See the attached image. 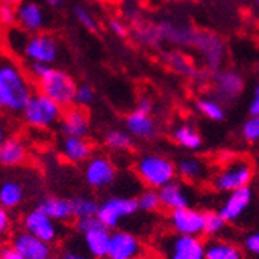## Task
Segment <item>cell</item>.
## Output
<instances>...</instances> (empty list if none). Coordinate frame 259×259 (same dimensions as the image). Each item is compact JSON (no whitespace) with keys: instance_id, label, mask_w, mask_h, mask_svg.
I'll use <instances>...</instances> for the list:
<instances>
[{"instance_id":"1","label":"cell","mask_w":259,"mask_h":259,"mask_svg":"<svg viewBox=\"0 0 259 259\" xmlns=\"http://www.w3.org/2000/svg\"><path fill=\"white\" fill-rule=\"evenodd\" d=\"M34 95L31 81L11 58L0 62V107L10 113H22Z\"/></svg>"},{"instance_id":"2","label":"cell","mask_w":259,"mask_h":259,"mask_svg":"<svg viewBox=\"0 0 259 259\" xmlns=\"http://www.w3.org/2000/svg\"><path fill=\"white\" fill-rule=\"evenodd\" d=\"M7 42L11 52L17 53L20 58L28 61L30 64L42 62L52 65L59 56L58 40L52 34L47 33L30 34L16 25L13 28H8Z\"/></svg>"},{"instance_id":"3","label":"cell","mask_w":259,"mask_h":259,"mask_svg":"<svg viewBox=\"0 0 259 259\" xmlns=\"http://www.w3.org/2000/svg\"><path fill=\"white\" fill-rule=\"evenodd\" d=\"M176 164L160 154H145L135 163V176L148 188L160 190L164 185L176 180L177 176Z\"/></svg>"},{"instance_id":"4","label":"cell","mask_w":259,"mask_h":259,"mask_svg":"<svg viewBox=\"0 0 259 259\" xmlns=\"http://www.w3.org/2000/svg\"><path fill=\"white\" fill-rule=\"evenodd\" d=\"M254 179V164L245 157H234L214 172L211 185L219 193H231L250 186Z\"/></svg>"},{"instance_id":"5","label":"cell","mask_w":259,"mask_h":259,"mask_svg":"<svg viewBox=\"0 0 259 259\" xmlns=\"http://www.w3.org/2000/svg\"><path fill=\"white\" fill-rule=\"evenodd\" d=\"M64 107L58 104L55 100L44 95L42 92H37L30 98L27 107L23 109L22 116L23 121L34 129H50L61 123Z\"/></svg>"},{"instance_id":"6","label":"cell","mask_w":259,"mask_h":259,"mask_svg":"<svg viewBox=\"0 0 259 259\" xmlns=\"http://www.w3.org/2000/svg\"><path fill=\"white\" fill-rule=\"evenodd\" d=\"M75 227H76V231L82 236L85 251L93 259H106V257H109L112 231H110V228H107L100 221L98 216L85 218V219H76Z\"/></svg>"},{"instance_id":"7","label":"cell","mask_w":259,"mask_h":259,"mask_svg":"<svg viewBox=\"0 0 259 259\" xmlns=\"http://www.w3.org/2000/svg\"><path fill=\"white\" fill-rule=\"evenodd\" d=\"M157 247L164 259H206L205 242L199 236L169 233L161 236Z\"/></svg>"},{"instance_id":"8","label":"cell","mask_w":259,"mask_h":259,"mask_svg":"<svg viewBox=\"0 0 259 259\" xmlns=\"http://www.w3.org/2000/svg\"><path fill=\"white\" fill-rule=\"evenodd\" d=\"M39 92L49 98L55 100L62 107H70L75 104V95H76V82L75 79L67 75L59 68H52L50 73L45 78H42L39 82Z\"/></svg>"},{"instance_id":"9","label":"cell","mask_w":259,"mask_h":259,"mask_svg":"<svg viewBox=\"0 0 259 259\" xmlns=\"http://www.w3.org/2000/svg\"><path fill=\"white\" fill-rule=\"evenodd\" d=\"M140 211L137 197H126V196H112L100 203L98 218L100 221L110 230L118 228L120 222L134 216Z\"/></svg>"},{"instance_id":"10","label":"cell","mask_w":259,"mask_h":259,"mask_svg":"<svg viewBox=\"0 0 259 259\" xmlns=\"http://www.w3.org/2000/svg\"><path fill=\"white\" fill-rule=\"evenodd\" d=\"M22 225L25 231L31 233L33 236L49 242V244H55L61 236V230L58 227V222L53 221L50 216H47L39 208L28 211L22 219Z\"/></svg>"},{"instance_id":"11","label":"cell","mask_w":259,"mask_h":259,"mask_svg":"<svg viewBox=\"0 0 259 259\" xmlns=\"http://www.w3.org/2000/svg\"><path fill=\"white\" fill-rule=\"evenodd\" d=\"M169 225L179 234L200 238L205 234V213L191 206L174 209L169 214Z\"/></svg>"},{"instance_id":"12","label":"cell","mask_w":259,"mask_h":259,"mask_svg":"<svg viewBox=\"0 0 259 259\" xmlns=\"http://www.w3.org/2000/svg\"><path fill=\"white\" fill-rule=\"evenodd\" d=\"M116 168L109 157L93 155L87 160L84 168V179L89 186L95 190H104L115 182Z\"/></svg>"},{"instance_id":"13","label":"cell","mask_w":259,"mask_h":259,"mask_svg":"<svg viewBox=\"0 0 259 259\" xmlns=\"http://www.w3.org/2000/svg\"><path fill=\"white\" fill-rule=\"evenodd\" d=\"M193 47H196V50L203 58L208 68L213 70V72H218L222 65V62H224V58H225L224 40L218 34L199 33L197 31L194 42H193Z\"/></svg>"},{"instance_id":"14","label":"cell","mask_w":259,"mask_h":259,"mask_svg":"<svg viewBox=\"0 0 259 259\" xmlns=\"http://www.w3.org/2000/svg\"><path fill=\"white\" fill-rule=\"evenodd\" d=\"M17 8V27L30 34L42 33L47 25V13L37 0H23Z\"/></svg>"},{"instance_id":"15","label":"cell","mask_w":259,"mask_h":259,"mask_svg":"<svg viewBox=\"0 0 259 259\" xmlns=\"http://www.w3.org/2000/svg\"><path fill=\"white\" fill-rule=\"evenodd\" d=\"M11 245L25 259H49L52 256V244L33 236L25 230L14 234Z\"/></svg>"},{"instance_id":"16","label":"cell","mask_w":259,"mask_h":259,"mask_svg":"<svg viewBox=\"0 0 259 259\" xmlns=\"http://www.w3.org/2000/svg\"><path fill=\"white\" fill-rule=\"evenodd\" d=\"M253 202V190L251 186L241 188V190L228 193L227 199L224 200L219 213L224 216L227 222L239 221L251 206Z\"/></svg>"},{"instance_id":"17","label":"cell","mask_w":259,"mask_h":259,"mask_svg":"<svg viewBox=\"0 0 259 259\" xmlns=\"http://www.w3.org/2000/svg\"><path fill=\"white\" fill-rule=\"evenodd\" d=\"M143 247L135 234L123 230L112 231L109 256L115 259H138Z\"/></svg>"},{"instance_id":"18","label":"cell","mask_w":259,"mask_h":259,"mask_svg":"<svg viewBox=\"0 0 259 259\" xmlns=\"http://www.w3.org/2000/svg\"><path fill=\"white\" fill-rule=\"evenodd\" d=\"M61 131L65 137H85L90 129L89 115L84 107H68L61 120Z\"/></svg>"},{"instance_id":"19","label":"cell","mask_w":259,"mask_h":259,"mask_svg":"<svg viewBox=\"0 0 259 259\" xmlns=\"http://www.w3.org/2000/svg\"><path fill=\"white\" fill-rule=\"evenodd\" d=\"M37 208L42 209L47 216H50L53 221H56L59 224H65V222H70L72 219H75L73 202L65 197H56V196L45 197L37 205Z\"/></svg>"},{"instance_id":"20","label":"cell","mask_w":259,"mask_h":259,"mask_svg":"<svg viewBox=\"0 0 259 259\" xmlns=\"http://www.w3.org/2000/svg\"><path fill=\"white\" fill-rule=\"evenodd\" d=\"M214 87L222 100H234L244 89V79L234 70H221L214 76Z\"/></svg>"},{"instance_id":"21","label":"cell","mask_w":259,"mask_h":259,"mask_svg":"<svg viewBox=\"0 0 259 259\" xmlns=\"http://www.w3.org/2000/svg\"><path fill=\"white\" fill-rule=\"evenodd\" d=\"M28 157L27 145L20 138L10 137L5 138L0 145V163L7 168H16L25 163Z\"/></svg>"},{"instance_id":"22","label":"cell","mask_w":259,"mask_h":259,"mask_svg":"<svg viewBox=\"0 0 259 259\" xmlns=\"http://www.w3.org/2000/svg\"><path fill=\"white\" fill-rule=\"evenodd\" d=\"M126 129L132 137L140 140H151L157 132V126L151 118V113L140 112L137 109L126 116Z\"/></svg>"},{"instance_id":"23","label":"cell","mask_w":259,"mask_h":259,"mask_svg":"<svg viewBox=\"0 0 259 259\" xmlns=\"http://www.w3.org/2000/svg\"><path fill=\"white\" fill-rule=\"evenodd\" d=\"M158 193H160V199H161V206L164 209L174 211L179 208L190 206V196H188L185 186L177 180L160 188Z\"/></svg>"},{"instance_id":"24","label":"cell","mask_w":259,"mask_h":259,"mask_svg":"<svg viewBox=\"0 0 259 259\" xmlns=\"http://www.w3.org/2000/svg\"><path fill=\"white\" fill-rule=\"evenodd\" d=\"M92 145L85 137H65L61 152L65 160L72 163H82L92 157Z\"/></svg>"},{"instance_id":"25","label":"cell","mask_w":259,"mask_h":259,"mask_svg":"<svg viewBox=\"0 0 259 259\" xmlns=\"http://www.w3.org/2000/svg\"><path fill=\"white\" fill-rule=\"evenodd\" d=\"M206 259H247L242 245L225 239H211L205 242Z\"/></svg>"},{"instance_id":"26","label":"cell","mask_w":259,"mask_h":259,"mask_svg":"<svg viewBox=\"0 0 259 259\" xmlns=\"http://www.w3.org/2000/svg\"><path fill=\"white\" fill-rule=\"evenodd\" d=\"M25 199V186L16 179H7L0 186V205L7 209L17 208Z\"/></svg>"},{"instance_id":"27","label":"cell","mask_w":259,"mask_h":259,"mask_svg":"<svg viewBox=\"0 0 259 259\" xmlns=\"http://www.w3.org/2000/svg\"><path fill=\"white\" fill-rule=\"evenodd\" d=\"M157 28L160 33V37L166 39L176 45H193L194 37L197 34V31L191 30L190 27H179V25H174V23H168V22L161 23V25H158Z\"/></svg>"},{"instance_id":"28","label":"cell","mask_w":259,"mask_h":259,"mask_svg":"<svg viewBox=\"0 0 259 259\" xmlns=\"http://www.w3.org/2000/svg\"><path fill=\"white\" fill-rule=\"evenodd\" d=\"M172 140L176 143L188 151H197L202 148V135L197 132L196 127H193L191 124H179L177 127H174L172 131Z\"/></svg>"},{"instance_id":"29","label":"cell","mask_w":259,"mask_h":259,"mask_svg":"<svg viewBox=\"0 0 259 259\" xmlns=\"http://www.w3.org/2000/svg\"><path fill=\"white\" fill-rule=\"evenodd\" d=\"M177 172L183 180L196 183L206 177V166L197 157H185L177 164Z\"/></svg>"},{"instance_id":"30","label":"cell","mask_w":259,"mask_h":259,"mask_svg":"<svg viewBox=\"0 0 259 259\" xmlns=\"http://www.w3.org/2000/svg\"><path fill=\"white\" fill-rule=\"evenodd\" d=\"M104 145L112 151L124 152L132 148L134 141H132V135L129 132H124L120 129H112V131L106 132V135H104Z\"/></svg>"},{"instance_id":"31","label":"cell","mask_w":259,"mask_h":259,"mask_svg":"<svg viewBox=\"0 0 259 259\" xmlns=\"http://www.w3.org/2000/svg\"><path fill=\"white\" fill-rule=\"evenodd\" d=\"M73 209H75V219H85V218H95L98 216L100 203L87 196H78L72 199Z\"/></svg>"},{"instance_id":"32","label":"cell","mask_w":259,"mask_h":259,"mask_svg":"<svg viewBox=\"0 0 259 259\" xmlns=\"http://www.w3.org/2000/svg\"><path fill=\"white\" fill-rule=\"evenodd\" d=\"M197 109L199 112L205 116V118L211 121H221L225 116V110L219 101L214 98H200L197 101Z\"/></svg>"},{"instance_id":"33","label":"cell","mask_w":259,"mask_h":259,"mask_svg":"<svg viewBox=\"0 0 259 259\" xmlns=\"http://www.w3.org/2000/svg\"><path fill=\"white\" fill-rule=\"evenodd\" d=\"M140 211H146V213H154L161 206V199H160V193L158 190H154V188H148L143 193H140V196L137 197Z\"/></svg>"},{"instance_id":"34","label":"cell","mask_w":259,"mask_h":259,"mask_svg":"<svg viewBox=\"0 0 259 259\" xmlns=\"http://www.w3.org/2000/svg\"><path fill=\"white\" fill-rule=\"evenodd\" d=\"M227 221L224 219V216L216 211H208L205 213V234L206 236H218L221 234L225 227H227Z\"/></svg>"},{"instance_id":"35","label":"cell","mask_w":259,"mask_h":259,"mask_svg":"<svg viewBox=\"0 0 259 259\" xmlns=\"http://www.w3.org/2000/svg\"><path fill=\"white\" fill-rule=\"evenodd\" d=\"M241 135L250 145L259 143V115H250V118L242 124Z\"/></svg>"},{"instance_id":"36","label":"cell","mask_w":259,"mask_h":259,"mask_svg":"<svg viewBox=\"0 0 259 259\" xmlns=\"http://www.w3.org/2000/svg\"><path fill=\"white\" fill-rule=\"evenodd\" d=\"M242 248L247 259H259V230L247 233L242 239Z\"/></svg>"},{"instance_id":"37","label":"cell","mask_w":259,"mask_h":259,"mask_svg":"<svg viewBox=\"0 0 259 259\" xmlns=\"http://www.w3.org/2000/svg\"><path fill=\"white\" fill-rule=\"evenodd\" d=\"M166 61L176 70V72H179V73H183V75H191V73H194V68L190 64V61H188L185 56L179 55V53L166 55Z\"/></svg>"},{"instance_id":"38","label":"cell","mask_w":259,"mask_h":259,"mask_svg":"<svg viewBox=\"0 0 259 259\" xmlns=\"http://www.w3.org/2000/svg\"><path fill=\"white\" fill-rule=\"evenodd\" d=\"M93 101H95V90H93V87L89 84L78 85L76 95H75V104L79 107H85V106H90Z\"/></svg>"},{"instance_id":"39","label":"cell","mask_w":259,"mask_h":259,"mask_svg":"<svg viewBox=\"0 0 259 259\" xmlns=\"http://www.w3.org/2000/svg\"><path fill=\"white\" fill-rule=\"evenodd\" d=\"M0 22L5 28H13L17 25V8L13 5L2 4L0 7Z\"/></svg>"},{"instance_id":"40","label":"cell","mask_w":259,"mask_h":259,"mask_svg":"<svg viewBox=\"0 0 259 259\" xmlns=\"http://www.w3.org/2000/svg\"><path fill=\"white\" fill-rule=\"evenodd\" d=\"M75 17H76V20L81 23V25H82L84 28H87L89 31H97V30H98V23H97V20L93 19V16H92L85 8L78 7V8L75 10Z\"/></svg>"},{"instance_id":"41","label":"cell","mask_w":259,"mask_h":259,"mask_svg":"<svg viewBox=\"0 0 259 259\" xmlns=\"http://www.w3.org/2000/svg\"><path fill=\"white\" fill-rule=\"evenodd\" d=\"M53 67L50 65V64H42V62H33V64H30V72H28V75L36 81V82H39L42 78H45L47 75L50 73V70H52Z\"/></svg>"},{"instance_id":"42","label":"cell","mask_w":259,"mask_h":259,"mask_svg":"<svg viewBox=\"0 0 259 259\" xmlns=\"http://www.w3.org/2000/svg\"><path fill=\"white\" fill-rule=\"evenodd\" d=\"M10 228H11L10 211L7 208H0V233H2V236H5Z\"/></svg>"},{"instance_id":"43","label":"cell","mask_w":259,"mask_h":259,"mask_svg":"<svg viewBox=\"0 0 259 259\" xmlns=\"http://www.w3.org/2000/svg\"><path fill=\"white\" fill-rule=\"evenodd\" d=\"M0 259H25L11 244L4 245L2 251H0Z\"/></svg>"},{"instance_id":"44","label":"cell","mask_w":259,"mask_h":259,"mask_svg":"<svg viewBox=\"0 0 259 259\" xmlns=\"http://www.w3.org/2000/svg\"><path fill=\"white\" fill-rule=\"evenodd\" d=\"M250 115H259V82L254 87L253 97L250 101Z\"/></svg>"},{"instance_id":"45","label":"cell","mask_w":259,"mask_h":259,"mask_svg":"<svg viewBox=\"0 0 259 259\" xmlns=\"http://www.w3.org/2000/svg\"><path fill=\"white\" fill-rule=\"evenodd\" d=\"M110 31L115 34V36H118V37H124L126 36V27L123 25V23L120 22V20H112L110 22Z\"/></svg>"},{"instance_id":"46","label":"cell","mask_w":259,"mask_h":259,"mask_svg":"<svg viewBox=\"0 0 259 259\" xmlns=\"http://www.w3.org/2000/svg\"><path fill=\"white\" fill-rule=\"evenodd\" d=\"M62 259H93L89 253H81L78 250H65Z\"/></svg>"},{"instance_id":"47","label":"cell","mask_w":259,"mask_h":259,"mask_svg":"<svg viewBox=\"0 0 259 259\" xmlns=\"http://www.w3.org/2000/svg\"><path fill=\"white\" fill-rule=\"evenodd\" d=\"M152 101L149 100V98H141L138 103H137V110H140V112H145V113H151L152 112Z\"/></svg>"},{"instance_id":"48","label":"cell","mask_w":259,"mask_h":259,"mask_svg":"<svg viewBox=\"0 0 259 259\" xmlns=\"http://www.w3.org/2000/svg\"><path fill=\"white\" fill-rule=\"evenodd\" d=\"M64 2H65V0H44V4H45V5L53 7V8H56V7H61Z\"/></svg>"},{"instance_id":"49","label":"cell","mask_w":259,"mask_h":259,"mask_svg":"<svg viewBox=\"0 0 259 259\" xmlns=\"http://www.w3.org/2000/svg\"><path fill=\"white\" fill-rule=\"evenodd\" d=\"M2 4H5V5H13V7H17V5H20L23 0H0Z\"/></svg>"},{"instance_id":"50","label":"cell","mask_w":259,"mask_h":259,"mask_svg":"<svg viewBox=\"0 0 259 259\" xmlns=\"http://www.w3.org/2000/svg\"><path fill=\"white\" fill-rule=\"evenodd\" d=\"M49 259H62V256H53V254H52Z\"/></svg>"},{"instance_id":"51","label":"cell","mask_w":259,"mask_h":259,"mask_svg":"<svg viewBox=\"0 0 259 259\" xmlns=\"http://www.w3.org/2000/svg\"><path fill=\"white\" fill-rule=\"evenodd\" d=\"M106 259H115V257H110V256H109V257H106Z\"/></svg>"}]
</instances>
